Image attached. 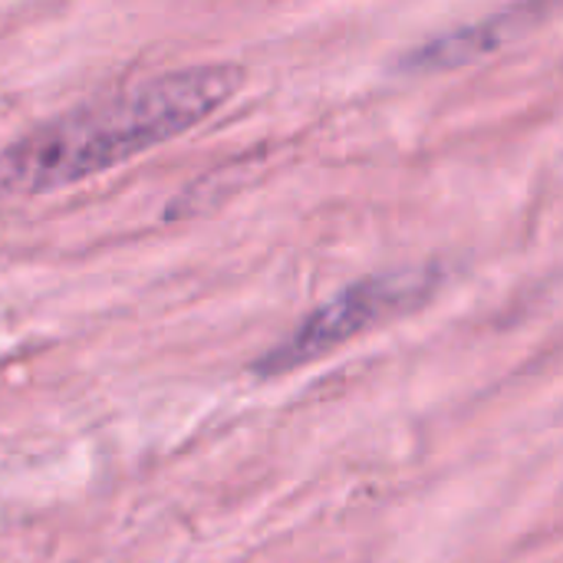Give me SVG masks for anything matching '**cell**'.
<instances>
[{"mask_svg": "<svg viewBox=\"0 0 563 563\" xmlns=\"http://www.w3.org/2000/svg\"><path fill=\"white\" fill-rule=\"evenodd\" d=\"M238 86V66L208 63L148 76L76 106L0 148V198L59 191L112 172L205 122Z\"/></svg>", "mask_w": 563, "mask_h": 563, "instance_id": "cell-1", "label": "cell"}, {"mask_svg": "<svg viewBox=\"0 0 563 563\" xmlns=\"http://www.w3.org/2000/svg\"><path fill=\"white\" fill-rule=\"evenodd\" d=\"M416 297L412 277H373L363 284L346 287L323 307H317L284 343H277L261 363V376H280L303 363H313L336 350L340 343L360 336L373 323L393 317Z\"/></svg>", "mask_w": 563, "mask_h": 563, "instance_id": "cell-2", "label": "cell"}]
</instances>
